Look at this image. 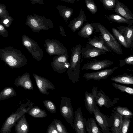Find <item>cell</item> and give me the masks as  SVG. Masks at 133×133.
Instances as JSON below:
<instances>
[{
	"label": "cell",
	"mask_w": 133,
	"mask_h": 133,
	"mask_svg": "<svg viewBox=\"0 0 133 133\" xmlns=\"http://www.w3.org/2000/svg\"><path fill=\"white\" fill-rule=\"evenodd\" d=\"M61 103L60 113L67 123L73 128L74 115L71 100L69 98L62 97Z\"/></svg>",
	"instance_id": "obj_7"
},
{
	"label": "cell",
	"mask_w": 133,
	"mask_h": 133,
	"mask_svg": "<svg viewBox=\"0 0 133 133\" xmlns=\"http://www.w3.org/2000/svg\"><path fill=\"white\" fill-rule=\"evenodd\" d=\"M111 61L105 59L103 60L95 59L85 64L81 68L82 70H98L109 67L113 63Z\"/></svg>",
	"instance_id": "obj_13"
},
{
	"label": "cell",
	"mask_w": 133,
	"mask_h": 133,
	"mask_svg": "<svg viewBox=\"0 0 133 133\" xmlns=\"http://www.w3.org/2000/svg\"><path fill=\"white\" fill-rule=\"evenodd\" d=\"M113 35L119 43L126 48H128L127 44L123 36L115 28L111 29Z\"/></svg>",
	"instance_id": "obj_32"
},
{
	"label": "cell",
	"mask_w": 133,
	"mask_h": 133,
	"mask_svg": "<svg viewBox=\"0 0 133 133\" xmlns=\"http://www.w3.org/2000/svg\"><path fill=\"white\" fill-rule=\"evenodd\" d=\"M14 19L9 15L1 18L0 23L5 28L9 27L12 23Z\"/></svg>",
	"instance_id": "obj_40"
},
{
	"label": "cell",
	"mask_w": 133,
	"mask_h": 133,
	"mask_svg": "<svg viewBox=\"0 0 133 133\" xmlns=\"http://www.w3.org/2000/svg\"><path fill=\"white\" fill-rule=\"evenodd\" d=\"M94 29L93 23H89L87 22L79 32L78 35L85 38H89L93 33Z\"/></svg>",
	"instance_id": "obj_29"
},
{
	"label": "cell",
	"mask_w": 133,
	"mask_h": 133,
	"mask_svg": "<svg viewBox=\"0 0 133 133\" xmlns=\"http://www.w3.org/2000/svg\"><path fill=\"white\" fill-rule=\"evenodd\" d=\"M117 30L123 36L128 48L133 46V26L120 25L117 27Z\"/></svg>",
	"instance_id": "obj_18"
},
{
	"label": "cell",
	"mask_w": 133,
	"mask_h": 133,
	"mask_svg": "<svg viewBox=\"0 0 133 133\" xmlns=\"http://www.w3.org/2000/svg\"><path fill=\"white\" fill-rule=\"evenodd\" d=\"M32 74L39 91L42 94L48 95L49 93L48 92V90H53L55 89L52 83L47 79L35 73H32Z\"/></svg>",
	"instance_id": "obj_12"
},
{
	"label": "cell",
	"mask_w": 133,
	"mask_h": 133,
	"mask_svg": "<svg viewBox=\"0 0 133 133\" xmlns=\"http://www.w3.org/2000/svg\"><path fill=\"white\" fill-rule=\"evenodd\" d=\"M0 35L2 36L7 37H8V33L5 28L0 23Z\"/></svg>",
	"instance_id": "obj_44"
},
{
	"label": "cell",
	"mask_w": 133,
	"mask_h": 133,
	"mask_svg": "<svg viewBox=\"0 0 133 133\" xmlns=\"http://www.w3.org/2000/svg\"><path fill=\"white\" fill-rule=\"evenodd\" d=\"M121 127L120 133L127 132L130 122V119L132 116H123Z\"/></svg>",
	"instance_id": "obj_34"
},
{
	"label": "cell",
	"mask_w": 133,
	"mask_h": 133,
	"mask_svg": "<svg viewBox=\"0 0 133 133\" xmlns=\"http://www.w3.org/2000/svg\"><path fill=\"white\" fill-rule=\"evenodd\" d=\"M96 32H100L107 46L112 51L119 55L123 54V50L120 44L114 35L105 27L98 22L93 23Z\"/></svg>",
	"instance_id": "obj_3"
},
{
	"label": "cell",
	"mask_w": 133,
	"mask_h": 133,
	"mask_svg": "<svg viewBox=\"0 0 133 133\" xmlns=\"http://www.w3.org/2000/svg\"><path fill=\"white\" fill-rule=\"evenodd\" d=\"M112 85L116 89L120 90L121 92H125L132 95H133V89L132 88L116 83H112Z\"/></svg>",
	"instance_id": "obj_35"
},
{
	"label": "cell",
	"mask_w": 133,
	"mask_h": 133,
	"mask_svg": "<svg viewBox=\"0 0 133 133\" xmlns=\"http://www.w3.org/2000/svg\"><path fill=\"white\" fill-rule=\"evenodd\" d=\"M59 29L60 31H61V34L62 36H66V35L64 30V29L62 26L60 25L59 26Z\"/></svg>",
	"instance_id": "obj_46"
},
{
	"label": "cell",
	"mask_w": 133,
	"mask_h": 133,
	"mask_svg": "<svg viewBox=\"0 0 133 133\" xmlns=\"http://www.w3.org/2000/svg\"><path fill=\"white\" fill-rule=\"evenodd\" d=\"M16 95V91L13 88H5L0 93V101L8 99Z\"/></svg>",
	"instance_id": "obj_31"
},
{
	"label": "cell",
	"mask_w": 133,
	"mask_h": 133,
	"mask_svg": "<svg viewBox=\"0 0 133 133\" xmlns=\"http://www.w3.org/2000/svg\"><path fill=\"white\" fill-rule=\"evenodd\" d=\"M56 9L65 22L70 19L73 12V9L65 6L58 5L56 6Z\"/></svg>",
	"instance_id": "obj_28"
},
{
	"label": "cell",
	"mask_w": 133,
	"mask_h": 133,
	"mask_svg": "<svg viewBox=\"0 0 133 133\" xmlns=\"http://www.w3.org/2000/svg\"><path fill=\"white\" fill-rule=\"evenodd\" d=\"M82 48L81 45L79 44L71 49V54L69 66L66 71L73 83L78 82L79 79Z\"/></svg>",
	"instance_id": "obj_2"
},
{
	"label": "cell",
	"mask_w": 133,
	"mask_h": 133,
	"mask_svg": "<svg viewBox=\"0 0 133 133\" xmlns=\"http://www.w3.org/2000/svg\"><path fill=\"white\" fill-rule=\"evenodd\" d=\"M68 54L55 56L53 58L51 66L54 71L59 73L66 71L69 66Z\"/></svg>",
	"instance_id": "obj_9"
},
{
	"label": "cell",
	"mask_w": 133,
	"mask_h": 133,
	"mask_svg": "<svg viewBox=\"0 0 133 133\" xmlns=\"http://www.w3.org/2000/svg\"><path fill=\"white\" fill-rule=\"evenodd\" d=\"M29 128L28 124L23 114L20 118L16 127V133H28Z\"/></svg>",
	"instance_id": "obj_26"
},
{
	"label": "cell",
	"mask_w": 133,
	"mask_h": 133,
	"mask_svg": "<svg viewBox=\"0 0 133 133\" xmlns=\"http://www.w3.org/2000/svg\"><path fill=\"white\" fill-rule=\"evenodd\" d=\"M116 14L128 19H133V15L130 10L123 3L116 0L115 8L113 10Z\"/></svg>",
	"instance_id": "obj_19"
},
{
	"label": "cell",
	"mask_w": 133,
	"mask_h": 133,
	"mask_svg": "<svg viewBox=\"0 0 133 133\" xmlns=\"http://www.w3.org/2000/svg\"><path fill=\"white\" fill-rule=\"evenodd\" d=\"M98 87L94 86L90 92L85 91V93L84 102L85 107L87 110L91 114L93 113L95 103V98L98 92Z\"/></svg>",
	"instance_id": "obj_17"
},
{
	"label": "cell",
	"mask_w": 133,
	"mask_h": 133,
	"mask_svg": "<svg viewBox=\"0 0 133 133\" xmlns=\"http://www.w3.org/2000/svg\"><path fill=\"white\" fill-rule=\"evenodd\" d=\"M43 102L46 108L50 112L53 114L56 112V107L52 101L49 99H47L44 100Z\"/></svg>",
	"instance_id": "obj_37"
},
{
	"label": "cell",
	"mask_w": 133,
	"mask_h": 133,
	"mask_svg": "<svg viewBox=\"0 0 133 133\" xmlns=\"http://www.w3.org/2000/svg\"><path fill=\"white\" fill-rule=\"evenodd\" d=\"M119 99L117 97L113 99L111 98L106 95L103 91L100 89L98 91L95 98V103L101 107L104 106L108 109L114 106L118 102Z\"/></svg>",
	"instance_id": "obj_10"
},
{
	"label": "cell",
	"mask_w": 133,
	"mask_h": 133,
	"mask_svg": "<svg viewBox=\"0 0 133 133\" xmlns=\"http://www.w3.org/2000/svg\"><path fill=\"white\" fill-rule=\"evenodd\" d=\"M119 66L122 67L125 65H132L133 64V56L130 55L126 57L124 59L119 60Z\"/></svg>",
	"instance_id": "obj_41"
},
{
	"label": "cell",
	"mask_w": 133,
	"mask_h": 133,
	"mask_svg": "<svg viewBox=\"0 0 133 133\" xmlns=\"http://www.w3.org/2000/svg\"><path fill=\"white\" fill-rule=\"evenodd\" d=\"M88 9L93 14H95L98 11L96 4L93 0H85Z\"/></svg>",
	"instance_id": "obj_38"
},
{
	"label": "cell",
	"mask_w": 133,
	"mask_h": 133,
	"mask_svg": "<svg viewBox=\"0 0 133 133\" xmlns=\"http://www.w3.org/2000/svg\"><path fill=\"white\" fill-rule=\"evenodd\" d=\"M53 121L55 122L58 133H68L65 127L60 120L57 119H54Z\"/></svg>",
	"instance_id": "obj_39"
},
{
	"label": "cell",
	"mask_w": 133,
	"mask_h": 133,
	"mask_svg": "<svg viewBox=\"0 0 133 133\" xmlns=\"http://www.w3.org/2000/svg\"><path fill=\"white\" fill-rule=\"evenodd\" d=\"M107 52L105 50L88 44L82 48L81 54L83 57L88 59L106 54Z\"/></svg>",
	"instance_id": "obj_15"
},
{
	"label": "cell",
	"mask_w": 133,
	"mask_h": 133,
	"mask_svg": "<svg viewBox=\"0 0 133 133\" xmlns=\"http://www.w3.org/2000/svg\"><path fill=\"white\" fill-rule=\"evenodd\" d=\"M23 45L28 50L33 57L39 61L43 56V51L35 40L25 34L22 37Z\"/></svg>",
	"instance_id": "obj_5"
},
{
	"label": "cell",
	"mask_w": 133,
	"mask_h": 133,
	"mask_svg": "<svg viewBox=\"0 0 133 133\" xmlns=\"http://www.w3.org/2000/svg\"><path fill=\"white\" fill-rule=\"evenodd\" d=\"M88 44L105 50L107 52H112V51L106 45L102 36H94L92 38H89Z\"/></svg>",
	"instance_id": "obj_23"
},
{
	"label": "cell",
	"mask_w": 133,
	"mask_h": 133,
	"mask_svg": "<svg viewBox=\"0 0 133 133\" xmlns=\"http://www.w3.org/2000/svg\"><path fill=\"white\" fill-rule=\"evenodd\" d=\"M95 121L100 127L102 133H111L109 128L111 127L112 122L111 117L102 113L95 103L93 110Z\"/></svg>",
	"instance_id": "obj_6"
},
{
	"label": "cell",
	"mask_w": 133,
	"mask_h": 133,
	"mask_svg": "<svg viewBox=\"0 0 133 133\" xmlns=\"http://www.w3.org/2000/svg\"><path fill=\"white\" fill-rule=\"evenodd\" d=\"M85 129L88 133H102L95 118H90L87 121L84 118Z\"/></svg>",
	"instance_id": "obj_24"
},
{
	"label": "cell",
	"mask_w": 133,
	"mask_h": 133,
	"mask_svg": "<svg viewBox=\"0 0 133 133\" xmlns=\"http://www.w3.org/2000/svg\"><path fill=\"white\" fill-rule=\"evenodd\" d=\"M111 79L116 83L124 84H133V76L132 74L124 73L114 77L111 78Z\"/></svg>",
	"instance_id": "obj_25"
},
{
	"label": "cell",
	"mask_w": 133,
	"mask_h": 133,
	"mask_svg": "<svg viewBox=\"0 0 133 133\" xmlns=\"http://www.w3.org/2000/svg\"><path fill=\"white\" fill-rule=\"evenodd\" d=\"M9 15L5 5L0 3V18Z\"/></svg>",
	"instance_id": "obj_42"
},
{
	"label": "cell",
	"mask_w": 133,
	"mask_h": 133,
	"mask_svg": "<svg viewBox=\"0 0 133 133\" xmlns=\"http://www.w3.org/2000/svg\"><path fill=\"white\" fill-rule=\"evenodd\" d=\"M105 17L107 19L119 24H128L127 26H131L133 24V20L128 19L117 14H111L109 15H105Z\"/></svg>",
	"instance_id": "obj_27"
},
{
	"label": "cell",
	"mask_w": 133,
	"mask_h": 133,
	"mask_svg": "<svg viewBox=\"0 0 133 133\" xmlns=\"http://www.w3.org/2000/svg\"><path fill=\"white\" fill-rule=\"evenodd\" d=\"M110 117L112 120V124L111 129V133H120L121 129L123 117L115 111L112 110Z\"/></svg>",
	"instance_id": "obj_22"
},
{
	"label": "cell",
	"mask_w": 133,
	"mask_h": 133,
	"mask_svg": "<svg viewBox=\"0 0 133 133\" xmlns=\"http://www.w3.org/2000/svg\"><path fill=\"white\" fill-rule=\"evenodd\" d=\"M0 58L12 69L21 68L27 64L26 59L21 51L11 46L0 49Z\"/></svg>",
	"instance_id": "obj_1"
},
{
	"label": "cell",
	"mask_w": 133,
	"mask_h": 133,
	"mask_svg": "<svg viewBox=\"0 0 133 133\" xmlns=\"http://www.w3.org/2000/svg\"><path fill=\"white\" fill-rule=\"evenodd\" d=\"M87 21L84 12L81 9L78 16L71 20L68 26L74 32L82 26L84 21Z\"/></svg>",
	"instance_id": "obj_20"
},
{
	"label": "cell",
	"mask_w": 133,
	"mask_h": 133,
	"mask_svg": "<svg viewBox=\"0 0 133 133\" xmlns=\"http://www.w3.org/2000/svg\"><path fill=\"white\" fill-rule=\"evenodd\" d=\"M63 1L65 2L70 3L72 4H74L75 2V0H59Z\"/></svg>",
	"instance_id": "obj_47"
},
{
	"label": "cell",
	"mask_w": 133,
	"mask_h": 133,
	"mask_svg": "<svg viewBox=\"0 0 133 133\" xmlns=\"http://www.w3.org/2000/svg\"><path fill=\"white\" fill-rule=\"evenodd\" d=\"M116 0H99L105 9L110 10L115 8Z\"/></svg>",
	"instance_id": "obj_36"
},
{
	"label": "cell",
	"mask_w": 133,
	"mask_h": 133,
	"mask_svg": "<svg viewBox=\"0 0 133 133\" xmlns=\"http://www.w3.org/2000/svg\"><path fill=\"white\" fill-rule=\"evenodd\" d=\"M46 132V133H58L54 121L48 127Z\"/></svg>",
	"instance_id": "obj_43"
},
{
	"label": "cell",
	"mask_w": 133,
	"mask_h": 133,
	"mask_svg": "<svg viewBox=\"0 0 133 133\" xmlns=\"http://www.w3.org/2000/svg\"><path fill=\"white\" fill-rule=\"evenodd\" d=\"M114 67L111 69H105L99 71L84 74L83 77L87 81L92 80L94 81L106 79L113 72L118 68Z\"/></svg>",
	"instance_id": "obj_11"
},
{
	"label": "cell",
	"mask_w": 133,
	"mask_h": 133,
	"mask_svg": "<svg viewBox=\"0 0 133 133\" xmlns=\"http://www.w3.org/2000/svg\"><path fill=\"white\" fill-rule=\"evenodd\" d=\"M27 17L25 24L34 32L39 33L41 30H47L52 29L54 27L53 22L48 18L33 13Z\"/></svg>",
	"instance_id": "obj_4"
},
{
	"label": "cell",
	"mask_w": 133,
	"mask_h": 133,
	"mask_svg": "<svg viewBox=\"0 0 133 133\" xmlns=\"http://www.w3.org/2000/svg\"><path fill=\"white\" fill-rule=\"evenodd\" d=\"M44 45L46 51L50 55L68 54L67 49L59 41L47 39Z\"/></svg>",
	"instance_id": "obj_8"
},
{
	"label": "cell",
	"mask_w": 133,
	"mask_h": 133,
	"mask_svg": "<svg viewBox=\"0 0 133 133\" xmlns=\"http://www.w3.org/2000/svg\"><path fill=\"white\" fill-rule=\"evenodd\" d=\"M73 128L76 133H86L84 118L80 107H78L75 111Z\"/></svg>",
	"instance_id": "obj_14"
},
{
	"label": "cell",
	"mask_w": 133,
	"mask_h": 133,
	"mask_svg": "<svg viewBox=\"0 0 133 133\" xmlns=\"http://www.w3.org/2000/svg\"><path fill=\"white\" fill-rule=\"evenodd\" d=\"M113 109L115 111L122 116H132L133 115L132 112L126 107L118 106Z\"/></svg>",
	"instance_id": "obj_33"
},
{
	"label": "cell",
	"mask_w": 133,
	"mask_h": 133,
	"mask_svg": "<svg viewBox=\"0 0 133 133\" xmlns=\"http://www.w3.org/2000/svg\"><path fill=\"white\" fill-rule=\"evenodd\" d=\"M15 82V84L17 86H21L25 89H33V84L29 73L26 72L18 76L16 79Z\"/></svg>",
	"instance_id": "obj_21"
},
{
	"label": "cell",
	"mask_w": 133,
	"mask_h": 133,
	"mask_svg": "<svg viewBox=\"0 0 133 133\" xmlns=\"http://www.w3.org/2000/svg\"><path fill=\"white\" fill-rule=\"evenodd\" d=\"M28 112L29 115L34 117H45L47 116L45 110L37 106L33 107Z\"/></svg>",
	"instance_id": "obj_30"
},
{
	"label": "cell",
	"mask_w": 133,
	"mask_h": 133,
	"mask_svg": "<svg viewBox=\"0 0 133 133\" xmlns=\"http://www.w3.org/2000/svg\"><path fill=\"white\" fill-rule=\"evenodd\" d=\"M31 1V4L34 5L36 3H38L40 4H44L43 0H29Z\"/></svg>",
	"instance_id": "obj_45"
},
{
	"label": "cell",
	"mask_w": 133,
	"mask_h": 133,
	"mask_svg": "<svg viewBox=\"0 0 133 133\" xmlns=\"http://www.w3.org/2000/svg\"><path fill=\"white\" fill-rule=\"evenodd\" d=\"M77 1H80V0H76Z\"/></svg>",
	"instance_id": "obj_48"
},
{
	"label": "cell",
	"mask_w": 133,
	"mask_h": 133,
	"mask_svg": "<svg viewBox=\"0 0 133 133\" xmlns=\"http://www.w3.org/2000/svg\"><path fill=\"white\" fill-rule=\"evenodd\" d=\"M25 113V112L21 110V111L11 114L7 119L4 122L1 129V132H10L11 128L17 121Z\"/></svg>",
	"instance_id": "obj_16"
}]
</instances>
